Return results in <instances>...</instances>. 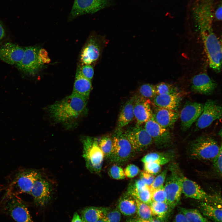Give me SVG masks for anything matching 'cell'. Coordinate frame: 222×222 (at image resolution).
I'll return each mask as SVG.
<instances>
[{
  "mask_svg": "<svg viewBox=\"0 0 222 222\" xmlns=\"http://www.w3.org/2000/svg\"><path fill=\"white\" fill-rule=\"evenodd\" d=\"M88 99L72 93L49 106L48 111L55 121L67 124L74 122L86 111Z\"/></svg>",
  "mask_w": 222,
  "mask_h": 222,
  "instance_id": "6da1fadb",
  "label": "cell"
},
{
  "mask_svg": "<svg viewBox=\"0 0 222 222\" xmlns=\"http://www.w3.org/2000/svg\"><path fill=\"white\" fill-rule=\"evenodd\" d=\"M222 149L217 141L207 135L198 137L191 141L188 147V153L193 159L212 161Z\"/></svg>",
  "mask_w": 222,
  "mask_h": 222,
  "instance_id": "7a4b0ae2",
  "label": "cell"
},
{
  "mask_svg": "<svg viewBox=\"0 0 222 222\" xmlns=\"http://www.w3.org/2000/svg\"><path fill=\"white\" fill-rule=\"evenodd\" d=\"M0 211L16 222H33L27 204L18 195L5 193L0 202Z\"/></svg>",
  "mask_w": 222,
  "mask_h": 222,
  "instance_id": "3957f363",
  "label": "cell"
},
{
  "mask_svg": "<svg viewBox=\"0 0 222 222\" xmlns=\"http://www.w3.org/2000/svg\"><path fill=\"white\" fill-rule=\"evenodd\" d=\"M171 163L168 167L170 172L166 176L164 187L166 203L172 210L180 202L184 175L177 163L172 162Z\"/></svg>",
  "mask_w": 222,
  "mask_h": 222,
  "instance_id": "277c9868",
  "label": "cell"
},
{
  "mask_svg": "<svg viewBox=\"0 0 222 222\" xmlns=\"http://www.w3.org/2000/svg\"><path fill=\"white\" fill-rule=\"evenodd\" d=\"M41 175L40 172L35 169H19L14 174L6 193L17 195L23 193L30 195L35 181Z\"/></svg>",
  "mask_w": 222,
  "mask_h": 222,
  "instance_id": "5b68a950",
  "label": "cell"
},
{
  "mask_svg": "<svg viewBox=\"0 0 222 222\" xmlns=\"http://www.w3.org/2000/svg\"><path fill=\"white\" fill-rule=\"evenodd\" d=\"M83 146V156L86 167L91 172L99 173L101 171L104 158L96 138L85 136L81 138Z\"/></svg>",
  "mask_w": 222,
  "mask_h": 222,
  "instance_id": "8992f818",
  "label": "cell"
},
{
  "mask_svg": "<svg viewBox=\"0 0 222 222\" xmlns=\"http://www.w3.org/2000/svg\"><path fill=\"white\" fill-rule=\"evenodd\" d=\"M112 150L109 158L110 161L117 164L126 162L135 152L121 130H117L112 137Z\"/></svg>",
  "mask_w": 222,
  "mask_h": 222,
  "instance_id": "52a82bcc",
  "label": "cell"
},
{
  "mask_svg": "<svg viewBox=\"0 0 222 222\" xmlns=\"http://www.w3.org/2000/svg\"><path fill=\"white\" fill-rule=\"evenodd\" d=\"M215 0H195L191 12L200 32L212 29Z\"/></svg>",
  "mask_w": 222,
  "mask_h": 222,
  "instance_id": "ba28073f",
  "label": "cell"
},
{
  "mask_svg": "<svg viewBox=\"0 0 222 222\" xmlns=\"http://www.w3.org/2000/svg\"><path fill=\"white\" fill-rule=\"evenodd\" d=\"M210 67L216 72L221 67L222 48L220 42L212 29L201 31Z\"/></svg>",
  "mask_w": 222,
  "mask_h": 222,
  "instance_id": "9c48e42d",
  "label": "cell"
},
{
  "mask_svg": "<svg viewBox=\"0 0 222 222\" xmlns=\"http://www.w3.org/2000/svg\"><path fill=\"white\" fill-rule=\"evenodd\" d=\"M105 39L98 35H91L83 47L80 56L81 65L92 64L100 57L105 43Z\"/></svg>",
  "mask_w": 222,
  "mask_h": 222,
  "instance_id": "30bf717a",
  "label": "cell"
},
{
  "mask_svg": "<svg viewBox=\"0 0 222 222\" xmlns=\"http://www.w3.org/2000/svg\"><path fill=\"white\" fill-rule=\"evenodd\" d=\"M222 109L217 101L208 100L204 105L203 111L196 121L195 131L205 128L215 121L221 118Z\"/></svg>",
  "mask_w": 222,
  "mask_h": 222,
  "instance_id": "8fae6325",
  "label": "cell"
},
{
  "mask_svg": "<svg viewBox=\"0 0 222 222\" xmlns=\"http://www.w3.org/2000/svg\"><path fill=\"white\" fill-rule=\"evenodd\" d=\"M110 0H74L69 14L72 20L80 15L93 14L111 5Z\"/></svg>",
  "mask_w": 222,
  "mask_h": 222,
  "instance_id": "7c38bea8",
  "label": "cell"
},
{
  "mask_svg": "<svg viewBox=\"0 0 222 222\" xmlns=\"http://www.w3.org/2000/svg\"><path fill=\"white\" fill-rule=\"evenodd\" d=\"M124 133L135 153L144 150L153 142L151 137L141 125H136Z\"/></svg>",
  "mask_w": 222,
  "mask_h": 222,
  "instance_id": "4fadbf2b",
  "label": "cell"
},
{
  "mask_svg": "<svg viewBox=\"0 0 222 222\" xmlns=\"http://www.w3.org/2000/svg\"><path fill=\"white\" fill-rule=\"evenodd\" d=\"M144 128L158 148H167L172 144V136L169 129L161 126L152 118L145 123Z\"/></svg>",
  "mask_w": 222,
  "mask_h": 222,
  "instance_id": "5bb4252c",
  "label": "cell"
},
{
  "mask_svg": "<svg viewBox=\"0 0 222 222\" xmlns=\"http://www.w3.org/2000/svg\"><path fill=\"white\" fill-rule=\"evenodd\" d=\"M40 47L30 46L25 47L23 57L18 64L17 68L21 71L30 75L35 74L43 66L39 63L38 53Z\"/></svg>",
  "mask_w": 222,
  "mask_h": 222,
  "instance_id": "9a60e30c",
  "label": "cell"
},
{
  "mask_svg": "<svg viewBox=\"0 0 222 222\" xmlns=\"http://www.w3.org/2000/svg\"><path fill=\"white\" fill-rule=\"evenodd\" d=\"M52 188L51 183L40 176L35 181L31 192L35 204L42 207L46 205L51 199Z\"/></svg>",
  "mask_w": 222,
  "mask_h": 222,
  "instance_id": "2e32d148",
  "label": "cell"
},
{
  "mask_svg": "<svg viewBox=\"0 0 222 222\" xmlns=\"http://www.w3.org/2000/svg\"><path fill=\"white\" fill-rule=\"evenodd\" d=\"M204 106L203 104L197 102H186L180 114L183 131L188 130L197 120L203 111Z\"/></svg>",
  "mask_w": 222,
  "mask_h": 222,
  "instance_id": "e0dca14e",
  "label": "cell"
},
{
  "mask_svg": "<svg viewBox=\"0 0 222 222\" xmlns=\"http://www.w3.org/2000/svg\"><path fill=\"white\" fill-rule=\"evenodd\" d=\"M150 103L149 99L141 96H134V111L136 125H141L152 118L153 112Z\"/></svg>",
  "mask_w": 222,
  "mask_h": 222,
  "instance_id": "ac0fdd59",
  "label": "cell"
},
{
  "mask_svg": "<svg viewBox=\"0 0 222 222\" xmlns=\"http://www.w3.org/2000/svg\"><path fill=\"white\" fill-rule=\"evenodd\" d=\"M24 48L12 43H7L0 48V59L10 64H17L22 60Z\"/></svg>",
  "mask_w": 222,
  "mask_h": 222,
  "instance_id": "d6986e66",
  "label": "cell"
},
{
  "mask_svg": "<svg viewBox=\"0 0 222 222\" xmlns=\"http://www.w3.org/2000/svg\"><path fill=\"white\" fill-rule=\"evenodd\" d=\"M191 83L193 91L205 95L212 94L217 86L215 81L205 73L195 75L192 79Z\"/></svg>",
  "mask_w": 222,
  "mask_h": 222,
  "instance_id": "ffe728a7",
  "label": "cell"
},
{
  "mask_svg": "<svg viewBox=\"0 0 222 222\" xmlns=\"http://www.w3.org/2000/svg\"><path fill=\"white\" fill-rule=\"evenodd\" d=\"M182 193L187 197L207 202L211 196L206 193L195 182L184 176L182 183Z\"/></svg>",
  "mask_w": 222,
  "mask_h": 222,
  "instance_id": "44dd1931",
  "label": "cell"
},
{
  "mask_svg": "<svg viewBox=\"0 0 222 222\" xmlns=\"http://www.w3.org/2000/svg\"><path fill=\"white\" fill-rule=\"evenodd\" d=\"M179 116L177 110L157 107L152 118L161 126L169 129L173 127Z\"/></svg>",
  "mask_w": 222,
  "mask_h": 222,
  "instance_id": "7402d4cb",
  "label": "cell"
},
{
  "mask_svg": "<svg viewBox=\"0 0 222 222\" xmlns=\"http://www.w3.org/2000/svg\"><path fill=\"white\" fill-rule=\"evenodd\" d=\"M92 88L91 80L85 78L81 74L79 64L77 66L72 93L88 99Z\"/></svg>",
  "mask_w": 222,
  "mask_h": 222,
  "instance_id": "603a6c76",
  "label": "cell"
},
{
  "mask_svg": "<svg viewBox=\"0 0 222 222\" xmlns=\"http://www.w3.org/2000/svg\"><path fill=\"white\" fill-rule=\"evenodd\" d=\"M181 100L179 93L157 95L154 98L153 102L157 107L177 110Z\"/></svg>",
  "mask_w": 222,
  "mask_h": 222,
  "instance_id": "cb8c5ba5",
  "label": "cell"
},
{
  "mask_svg": "<svg viewBox=\"0 0 222 222\" xmlns=\"http://www.w3.org/2000/svg\"><path fill=\"white\" fill-rule=\"evenodd\" d=\"M220 204L202 201L199 208L204 216L215 222H222V206Z\"/></svg>",
  "mask_w": 222,
  "mask_h": 222,
  "instance_id": "d4e9b609",
  "label": "cell"
},
{
  "mask_svg": "<svg viewBox=\"0 0 222 222\" xmlns=\"http://www.w3.org/2000/svg\"><path fill=\"white\" fill-rule=\"evenodd\" d=\"M175 157V153L173 150H170L148 154L142 158L141 161L143 163L153 162L161 166L170 163Z\"/></svg>",
  "mask_w": 222,
  "mask_h": 222,
  "instance_id": "484cf974",
  "label": "cell"
},
{
  "mask_svg": "<svg viewBox=\"0 0 222 222\" xmlns=\"http://www.w3.org/2000/svg\"><path fill=\"white\" fill-rule=\"evenodd\" d=\"M134 97H133L124 105L118 117L117 130H121L133 120L134 117Z\"/></svg>",
  "mask_w": 222,
  "mask_h": 222,
  "instance_id": "4316f807",
  "label": "cell"
},
{
  "mask_svg": "<svg viewBox=\"0 0 222 222\" xmlns=\"http://www.w3.org/2000/svg\"><path fill=\"white\" fill-rule=\"evenodd\" d=\"M117 208L123 215L130 216L134 214L137 211L134 198L127 193L118 200Z\"/></svg>",
  "mask_w": 222,
  "mask_h": 222,
  "instance_id": "83f0119b",
  "label": "cell"
},
{
  "mask_svg": "<svg viewBox=\"0 0 222 222\" xmlns=\"http://www.w3.org/2000/svg\"><path fill=\"white\" fill-rule=\"evenodd\" d=\"M109 209L101 207H86L81 211V218L86 222H95L103 218Z\"/></svg>",
  "mask_w": 222,
  "mask_h": 222,
  "instance_id": "f1b7e54d",
  "label": "cell"
},
{
  "mask_svg": "<svg viewBox=\"0 0 222 222\" xmlns=\"http://www.w3.org/2000/svg\"><path fill=\"white\" fill-rule=\"evenodd\" d=\"M153 216L161 222H166L170 215L172 209L165 202L152 201L149 205Z\"/></svg>",
  "mask_w": 222,
  "mask_h": 222,
  "instance_id": "f546056e",
  "label": "cell"
},
{
  "mask_svg": "<svg viewBox=\"0 0 222 222\" xmlns=\"http://www.w3.org/2000/svg\"><path fill=\"white\" fill-rule=\"evenodd\" d=\"M179 210L187 218L190 222H209L199 211L196 209H187L179 207Z\"/></svg>",
  "mask_w": 222,
  "mask_h": 222,
  "instance_id": "4dcf8cb0",
  "label": "cell"
},
{
  "mask_svg": "<svg viewBox=\"0 0 222 222\" xmlns=\"http://www.w3.org/2000/svg\"><path fill=\"white\" fill-rule=\"evenodd\" d=\"M127 193L139 201L149 205L152 202L151 191L149 187L140 190L128 191Z\"/></svg>",
  "mask_w": 222,
  "mask_h": 222,
  "instance_id": "1f68e13d",
  "label": "cell"
},
{
  "mask_svg": "<svg viewBox=\"0 0 222 222\" xmlns=\"http://www.w3.org/2000/svg\"><path fill=\"white\" fill-rule=\"evenodd\" d=\"M134 199L137 206L136 212L139 218L150 221L153 218L149 205Z\"/></svg>",
  "mask_w": 222,
  "mask_h": 222,
  "instance_id": "d6a6232c",
  "label": "cell"
},
{
  "mask_svg": "<svg viewBox=\"0 0 222 222\" xmlns=\"http://www.w3.org/2000/svg\"><path fill=\"white\" fill-rule=\"evenodd\" d=\"M100 148L103 153L104 158L109 159L111 154L112 140V137L109 136H105L102 137L98 141Z\"/></svg>",
  "mask_w": 222,
  "mask_h": 222,
  "instance_id": "836d02e7",
  "label": "cell"
},
{
  "mask_svg": "<svg viewBox=\"0 0 222 222\" xmlns=\"http://www.w3.org/2000/svg\"><path fill=\"white\" fill-rule=\"evenodd\" d=\"M157 95L179 93L178 89L172 84L161 82L155 86Z\"/></svg>",
  "mask_w": 222,
  "mask_h": 222,
  "instance_id": "e575fe53",
  "label": "cell"
},
{
  "mask_svg": "<svg viewBox=\"0 0 222 222\" xmlns=\"http://www.w3.org/2000/svg\"><path fill=\"white\" fill-rule=\"evenodd\" d=\"M139 92L141 97L146 99L154 98L157 95L155 86L149 84L141 85Z\"/></svg>",
  "mask_w": 222,
  "mask_h": 222,
  "instance_id": "d590c367",
  "label": "cell"
},
{
  "mask_svg": "<svg viewBox=\"0 0 222 222\" xmlns=\"http://www.w3.org/2000/svg\"><path fill=\"white\" fill-rule=\"evenodd\" d=\"M151 191L152 201L166 203V195L164 186Z\"/></svg>",
  "mask_w": 222,
  "mask_h": 222,
  "instance_id": "8d00e7d4",
  "label": "cell"
},
{
  "mask_svg": "<svg viewBox=\"0 0 222 222\" xmlns=\"http://www.w3.org/2000/svg\"><path fill=\"white\" fill-rule=\"evenodd\" d=\"M108 173L109 176L115 179H122L125 178L124 170L116 165H113L109 168Z\"/></svg>",
  "mask_w": 222,
  "mask_h": 222,
  "instance_id": "74e56055",
  "label": "cell"
},
{
  "mask_svg": "<svg viewBox=\"0 0 222 222\" xmlns=\"http://www.w3.org/2000/svg\"><path fill=\"white\" fill-rule=\"evenodd\" d=\"M168 171L167 169H165L154 178L152 183L149 187L151 191L163 186V183L165 182L167 175Z\"/></svg>",
  "mask_w": 222,
  "mask_h": 222,
  "instance_id": "f35d334b",
  "label": "cell"
},
{
  "mask_svg": "<svg viewBox=\"0 0 222 222\" xmlns=\"http://www.w3.org/2000/svg\"><path fill=\"white\" fill-rule=\"evenodd\" d=\"M222 149L217 155L212 160V169L215 173L219 177L222 176Z\"/></svg>",
  "mask_w": 222,
  "mask_h": 222,
  "instance_id": "ab89813d",
  "label": "cell"
},
{
  "mask_svg": "<svg viewBox=\"0 0 222 222\" xmlns=\"http://www.w3.org/2000/svg\"><path fill=\"white\" fill-rule=\"evenodd\" d=\"M106 222H120L121 213L116 208L112 210L109 209L105 215Z\"/></svg>",
  "mask_w": 222,
  "mask_h": 222,
  "instance_id": "60d3db41",
  "label": "cell"
},
{
  "mask_svg": "<svg viewBox=\"0 0 222 222\" xmlns=\"http://www.w3.org/2000/svg\"><path fill=\"white\" fill-rule=\"evenodd\" d=\"M161 166L156 163H144V171L152 175L157 174L161 171Z\"/></svg>",
  "mask_w": 222,
  "mask_h": 222,
  "instance_id": "b9f144b4",
  "label": "cell"
},
{
  "mask_svg": "<svg viewBox=\"0 0 222 222\" xmlns=\"http://www.w3.org/2000/svg\"><path fill=\"white\" fill-rule=\"evenodd\" d=\"M80 70L81 74L84 77L89 80H91L94 74L92 65L80 64Z\"/></svg>",
  "mask_w": 222,
  "mask_h": 222,
  "instance_id": "7bdbcfd3",
  "label": "cell"
},
{
  "mask_svg": "<svg viewBox=\"0 0 222 222\" xmlns=\"http://www.w3.org/2000/svg\"><path fill=\"white\" fill-rule=\"evenodd\" d=\"M124 171L125 177L132 178L136 176L139 173L140 170L139 168L135 165L130 164L125 167Z\"/></svg>",
  "mask_w": 222,
  "mask_h": 222,
  "instance_id": "ee69618b",
  "label": "cell"
},
{
  "mask_svg": "<svg viewBox=\"0 0 222 222\" xmlns=\"http://www.w3.org/2000/svg\"><path fill=\"white\" fill-rule=\"evenodd\" d=\"M154 178V175L147 173L144 171H142L140 172V179L148 187H150L151 185Z\"/></svg>",
  "mask_w": 222,
  "mask_h": 222,
  "instance_id": "f6af8a7d",
  "label": "cell"
},
{
  "mask_svg": "<svg viewBox=\"0 0 222 222\" xmlns=\"http://www.w3.org/2000/svg\"><path fill=\"white\" fill-rule=\"evenodd\" d=\"M38 59L40 64L43 65L50 61L47 51L43 48H40L38 53Z\"/></svg>",
  "mask_w": 222,
  "mask_h": 222,
  "instance_id": "bcb514c9",
  "label": "cell"
},
{
  "mask_svg": "<svg viewBox=\"0 0 222 222\" xmlns=\"http://www.w3.org/2000/svg\"><path fill=\"white\" fill-rule=\"evenodd\" d=\"M148 186L140 179L136 181L131 184L128 191L132 190H140L146 188Z\"/></svg>",
  "mask_w": 222,
  "mask_h": 222,
  "instance_id": "7dc6e473",
  "label": "cell"
},
{
  "mask_svg": "<svg viewBox=\"0 0 222 222\" xmlns=\"http://www.w3.org/2000/svg\"><path fill=\"white\" fill-rule=\"evenodd\" d=\"M173 222H190L186 217L179 212L175 216Z\"/></svg>",
  "mask_w": 222,
  "mask_h": 222,
  "instance_id": "c3c4849f",
  "label": "cell"
},
{
  "mask_svg": "<svg viewBox=\"0 0 222 222\" xmlns=\"http://www.w3.org/2000/svg\"><path fill=\"white\" fill-rule=\"evenodd\" d=\"M222 4L221 3L218 5L214 12V16L215 18L218 20H222Z\"/></svg>",
  "mask_w": 222,
  "mask_h": 222,
  "instance_id": "681fc988",
  "label": "cell"
},
{
  "mask_svg": "<svg viewBox=\"0 0 222 222\" xmlns=\"http://www.w3.org/2000/svg\"><path fill=\"white\" fill-rule=\"evenodd\" d=\"M71 222H82V220L78 213L77 212H75Z\"/></svg>",
  "mask_w": 222,
  "mask_h": 222,
  "instance_id": "f907efd6",
  "label": "cell"
},
{
  "mask_svg": "<svg viewBox=\"0 0 222 222\" xmlns=\"http://www.w3.org/2000/svg\"><path fill=\"white\" fill-rule=\"evenodd\" d=\"M5 35V31L3 27L0 23V41L2 39Z\"/></svg>",
  "mask_w": 222,
  "mask_h": 222,
  "instance_id": "816d5d0a",
  "label": "cell"
},
{
  "mask_svg": "<svg viewBox=\"0 0 222 222\" xmlns=\"http://www.w3.org/2000/svg\"><path fill=\"white\" fill-rule=\"evenodd\" d=\"M136 222H151L150 221L147 220H143L138 218L136 219Z\"/></svg>",
  "mask_w": 222,
  "mask_h": 222,
  "instance_id": "f5cc1de1",
  "label": "cell"
},
{
  "mask_svg": "<svg viewBox=\"0 0 222 222\" xmlns=\"http://www.w3.org/2000/svg\"><path fill=\"white\" fill-rule=\"evenodd\" d=\"M105 216L102 218L100 219L95 222H106V218Z\"/></svg>",
  "mask_w": 222,
  "mask_h": 222,
  "instance_id": "db71d44e",
  "label": "cell"
},
{
  "mask_svg": "<svg viewBox=\"0 0 222 222\" xmlns=\"http://www.w3.org/2000/svg\"><path fill=\"white\" fill-rule=\"evenodd\" d=\"M136 219L134 218H131L126 220L125 222H136Z\"/></svg>",
  "mask_w": 222,
  "mask_h": 222,
  "instance_id": "11a10c76",
  "label": "cell"
},
{
  "mask_svg": "<svg viewBox=\"0 0 222 222\" xmlns=\"http://www.w3.org/2000/svg\"><path fill=\"white\" fill-rule=\"evenodd\" d=\"M151 222H161L159 220L156 219H154L153 218L150 221Z\"/></svg>",
  "mask_w": 222,
  "mask_h": 222,
  "instance_id": "9f6ffc18",
  "label": "cell"
},
{
  "mask_svg": "<svg viewBox=\"0 0 222 222\" xmlns=\"http://www.w3.org/2000/svg\"><path fill=\"white\" fill-rule=\"evenodd\" d=\"M218 134L221 137H222V130L221 129L220 130H219V132H218Z\"/></svg>",
  "mask_w": 222,
  "mask_h": 222,
  "instance_id": "6f0895ef",
  "label": "cell"
},
{
  "mask_svg": "<svg viewBox=\"0 0 222 222\" xmlns=\"http://www.w3.org/2000/svg\"><path fill=\"white\" fill-rule=\"evenodd\" d=\"M82 219V222H86L83 219Z\"/></svg>",
  "mask_w": 222,
  "mask_h": 222,
  "instance_id": "680465c9",
  "label": "cell"
}]
</instances>
